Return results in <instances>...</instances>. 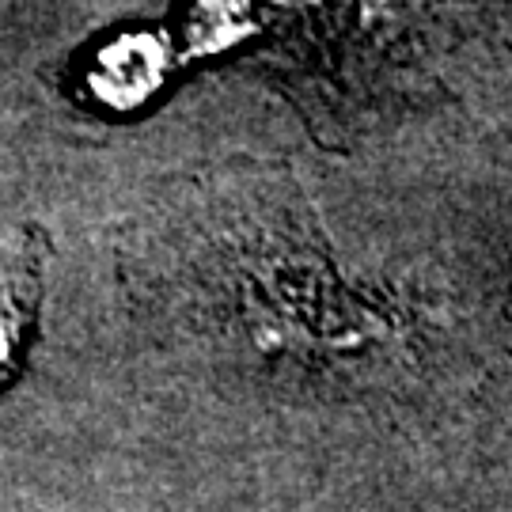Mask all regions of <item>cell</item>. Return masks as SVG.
<instances>
[{
  "mask_svg": "<svg viewBox=\"0 0 512 512\" xmlns=\"http://www.w3.org/2000/svg\"><path fill=\"white\" fill-rule=\"evenodd\" d=\"M42 258H46V239L35 228H27L0 258V384L19 365V353L35 327Z\"/></svg>",
  "mask_w": 512,
  "mask_h": 512,
  "instance_id": "obj_2",
  "label": "cell"
},
{
  "mask_svg": "<svg viewBox=\"0 0 512 512\" xmlns=\"http://www.w3.org/2000/svg\"><path fill=\"white\" fill-rule=\"evenodd\" d=\"M167 76L164 38L148 31H122L95 46L80 69V92L95 110H133L156 95Z\"/></svg>",
  "mask_w": 512,
  "mask_h": 512,
  "instance_id": "obj_1",
  "label": "cell"
}]
</instances>
